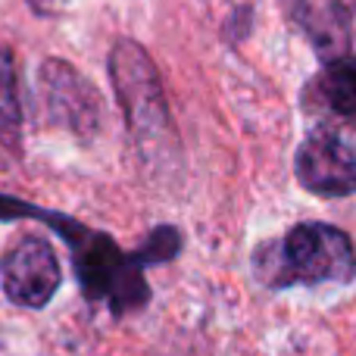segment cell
Wrapping results in <instances>:
<instances>
[{
  "instance_id": "obj_8",
  "label": "cell",
  "mask_w": 356,
  "mask_h": 356,
  "mask_svg": "<svg viewBox=\"0 0 356 356\" xmlns=\"http://www.w3.org/2000/svg\"><path fill=\"white\" fill-rule=\"evenodd\" d=\"M22 138V104H19V75L10 47H0V147L19 150Z\"/></svg>"
},
{
  "instance_id": "obj_4",
  "label": "cell",
  "mask_w": 356,
  "mask_h": 356,
  "mask_svg": "<svg viewBox=\"0 0 356 356\" xmlns=\"http://www.w3.org/2000/svg\"><path fill=\"white\" fill-rule=\"evenodd\" d=\"M294 172L316 197L356 194V119H319L297 147Z\"/></svg>"
},
{
  "instance_id": "obj_7",
  "label": "cell",
  "mask_w": 356,
  "mask_h": 356,
  "mask_svg": "<svg viewBox=\"0 0 356 356\" xmlns=\"http://www.w3.org/2000/svg\"><path fill=\"white\" fill-rule=\"evenodd\" d=\"M313 113L322 119H356V60L334 56L325 60L322 72L309 88Z\"/></svg>"
},
{
  "instance_id": "obj_1",
  "label": "cell",
  "mask_w": 356,
  "mask_h": 356,
  "mask_svg": "<svg viewBox=\"0 0 356 356\" xmlns=\"http://www.w3.org/2000/svg\"><path fill=\"white\" fill-rule=\"evenodd\" d=\"M0 219H38L47 222L69 244L75 263V275L88 300L110 303L113 316H125L141 309L150 300V288L144 282V266L135 253H122L119 244L104 232H91L81 222L69 219L54 209H38L16 197L0 194Z\"/></svg>"
},
{
  "instance_id": "obj_5",
  "label": "cell",
  "mask_w": 356,
  "mask_h": 356,
  "mask_svg": "<svg viewBox=\"0 0 356 356\" xmlns=\"http://www.w3.org/2000/svg\"><path fill=\"white\" fill-rule=\"evenodd\" d=\"M0 275H3L6 297L29 309L47 307L63 282V269L54 247L35 234H25L22 241H16L6 250L3 263H0Z\"/></svg>"
},
{
  "instance_id": "obj_2",
  "label": "cell",
  "mask_w": 356,
  "mask_h": 356,
  "mask_svg": "<svg viewBox=\"0 0 356 356\" xmlns=\"http://www.w3.org/2000/svg\"><path fill=\"white\" fill-rule=\"evenodd\" d=\"M257 272L269 288L350 282L356 272L353 241L325 222H300L284 238L259 247Z\"/></svg>"
},
{
  "instance_id": "obj_6",
  "label": "cell",
  "mask_w": 356,
  "mask_h": 356,
  "mask_svg": "<svg viewBox=\"0 0 356 356\" xmlns=\"http://www.w3.org/2000/svg\"><path fill=\"white\" fill-rule=\"evenodd\" d=\"M41 94L44 110L54 122H63L66 129L79 135H91L100 125V97L69 63L47 60L41 66Z\"/></svg>"
},
{
  "instance_id": "obj_9",
  "label": "cell",
  "mask_w": 356,
  "mask_h": 356,
  "mask_svg": "<svg viewBox=\"0 0 356 356\" xmlns=\"http://www.w3.org/2000/svg\"><path fill=\"white\" fill-rule=\"evenodd\" d=\"M178 250H181V234H178L172 225H160V228H154V234L141 244V250H135V257L141 259V266H156V263L175 259Z\"/></svg>"
},
{
  "instance_id": "obj_3",
  "label": "cell",
  "mask_w": 356,
  "mask_h": 356,
  "mask_svg": "<svg viewBox=\"0 0 356 356\" xmlns=\"http://www.w3.org/2000/svg\"><path fill=\"white\" fill-rule=\"evenodd\" d=\"M110 79L119 104H122L129 131L141 147V154H166L169 144L175 141V131L166 97H163L160 72L147 56V50L135 41H116L110 54Z\"/></svg>"
}]
</instances>
